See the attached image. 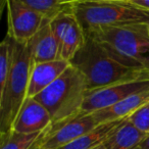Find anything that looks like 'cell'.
Listing matches in <instances>:
<instances>
[{
	"mask_svg": "<svg viewBox=\"0 0 149 149\" xmlns=\"http://www.w3.org/2000/svg\"><path fill=\"white\" fill-rule=\"evenodd\" d=\"M145 79L149 80V68L148 70H145Z\"/></svg>",
	"mask_w": 149,
	"mask_h": 149,
	"instance_id": "22",
	"label": "cell"
},
{
	"mask_svg": "<svg viewBox=\"0 0 149 149\" xmlns=\"http://www.w3.org/2000/svg\"><path fill=\"white\" fill-rule=\"evenodd\" d=\"M79 1H129V0H63V5H70Z\"/></svg>",
	"mask_w": 149,
	"mask_h": 149,
	"instance_id": "20",
	"label": "cell"
},
{
	"mask_svg": "<svg viewBox=\"0 0 149 149\" xmlns=\"http://www.w3.org/2000/svg\"><path fill=\"white\" fill-rule=\"evenodd\" d=\"M138 149H149V134L146 136V138L141 142V144L139 145Z\"/></svg>",
	"mask_w": 149,
	"mask_h": 149,
	"instance_id": "21",
	"label": "cell"
},
{
	"mask_svg": "<svg viewBox=\"0 0 149 149\" xmlns=\"http://www.w3.org/2000/svg\"><path fill=\"white\" fill-rule=\"evenodd\" d=\"M52 125L48 110L34 97H27L13 126V131L25 134L43 132Z\"/></svg>",
	"mask_w": 149,
	"mask_h": 149,
	"instance_id": "9",
	"label": "cell"
},
{
	"mask_svg": "<svg viewBox=\"0 0 149 149\" xmlns=\"http://www.w3.org/2000/svg\"><path fill=\"white\" fill-rule=\"evenodd\" d=\"M146 90H149V80H134L100 89L88 90L82 112L93 113L118 103L132 94Z\"/></svg>",
	"mask_w": 149,
	"mask_h": 149,
	"instance_id": "7",
	"label": "cell"
},
{
	"mask_svg": "<svg viewBox=\"0 0 149 149\" xmlns=\"http://www.w3.org/2000/svg\"><path fill=\"white\" fill-rule=\"evenodd\" d=\"M33 63L59 59V46L50 27V19H46L37 33L27 42Z\"/></svg>",
	"mask_w": 149,
	"mask_h": 149,
	"instance_id": "11",
	"label": "cell"
},
{
	"mask_svg": "<svg viewBox=\"0 0 149 149\" xmlns=\"http://www.w3.org/2000/svg\"><path fill=\"white\" fill-rule=\"evenodd\" d=\"M86 39L85 32L74 17L60 45V58L70 61L77 51L82 47Z\"/></svg>",
	"mask_w": 149,
	"mask_h": 149,
	"instance_id": "16",
	"label": "cell"
},
{
	"mask_svg": "<svg viewBox=\"0 0 149 149\" xmlns=\"http://www.w3.org/2000/svg\"><path fill=\"white\" fill-rule=\"evenodd\" d=\"M147 102H149V90L132 94L126 99L122 100L110 107L93 112L92 116L96 120L97 125L116 120H122V118H128L131 113H133L135 110L138 109L140 106L144 105Z\"/></svg>",
	"mask_w": 149,
	"mask_h": 149,
	"instance_id": "12",
	"label": "cell"
},
{
	"mask_svg": "<svg viewBox=\"0 0 149 149\" xmlns=\"http://www.w3.org/2000/svg\"><path fill=\"white\" fill-rule=\"evenodd\" d=\"M51 126L43 132L33 134L10 131L7 134L0 135V149H39L49 134Z\"/></svg>",
	"mask_w": 149,
	"mask_h": 149,
	"instance_id": "15",
	"label": "cell"
},
{
	"mask_svg": "<svg viewBox=\"0 0 149 149\" xmlns=\"http://www.w3.org/2000/svg\"><path fill=\"white\" fill-rule=\"evenodd\" d=\"M87 92L84 74L70 64L55 82L34 98L48 110L55 126L81 113Z\"/></svg>",
	"mask_w": 149,
	"mask_h": 149,
	"instance_id": "3",
	"label": "cell"
},
{
	"mask_svg": "<svg viewBox=\"0 0 149 149\" xmlns=\"http://www.w3.org/2000/svg\"><path fill=\"white\" fill-rule=\"evenodd\" d=\"M131 3L149 10V0H129Z\"/></svg>",
	"mask_w": 149,
	"mask_h": 149,
	"instance_id": "19",
	"label": "cell"
},
{
	"mask_svg": "<svg viewBox=\"0 0 149 149\" xmlns=\"http://www.w3.org/2000/svg\"><path fill=\"white\" fill-rule=\"evenodd\" d=\"M127 118L137 129L149 134V102L140 106Z\"/></svg>",
	"mask_w": 149,
	"mask_h": 149,
	"instance_id": "18",
	"label": "cell"
},
{
	"mask_svg": "<svg viewBox=\"0 0 149 149\" xmlns=\"http://www.w3.org/2000/svg\"><path fill=\"white\" fill-rule=\"evenodd\" d=\"M92 113L81 112L59 125L51 126L50 132L39 149H58L97 127Z\"/></svg>",
	"mask_w": 149,
	"mask_h": 149,
	"instance_id": "8",
	"label": "cell"
},
{
	"mask_svg": "<svg viewBox=\"0 0 149 149\" xmlns=\"http://www.w3.org/2000/svg\"><path fill=\"white\" fill-rule=\"evenodd\" d=\"M85 35L101 44L122 63L149 68V25L98 27L86 31Z\"/></svg>",
	"mask_w": 149,
	"mask_h": 149,
	"instance_id": "2",
	"label": "cell"
},
{
	"mask_svg": "<svg viewBox=\"0 0 149 149\" xmlns=\"http://www.w3.org/2000/svg\"><path fill=\"white\" fill-rule=\"evenodd\" d=\"M70 62L84 74L88 90L100 89L134 80H147L145 79V70L122 63L101 44L88 36Z\"/></svg>",
	"mask_w": 149,
	"mask_h": 149,
	"instance_id": "1",
	"label": "cell"
},
{
	"mask_svg": "<svg viewBox=\"0 0 149 149\" xmlns=\"http://www.w3.org/2000/svg\"><path fill=\"white\" fill-rule=\"evenodd\" d=\"M112 120V122L103 123L98 125L97 127L91 130L90 132L84 134L83 136L79 137L76 140L72 141L68 144L60 147L58 149H93L98 145L103 144L104 141L107 139L110 133L124 120Z\"/></svg>",
	"mask_w": 149,
	"mask_h": 149,
	"instance_id": "14",
	"label": "cell"
},
{
	"mask_svg": "<svg viewBox=\"0 0 149 149\" xmlns=\"http://www.w3.org/2000/svg\"><path fill=\"white\" fill-rule=\"evenodd\" d=\"M93 149H106V148L104 147L103 144H101V145H98L97 147H95V148H93Z\"/></svg>",
	"mask_w": 149,
	"mask_h": 149,
	"instance_id": "23",
	"label": "cell"
},
{
	"mask_svg": "<svg viewBox=\"0 0 149 149\" xmlns=\"http://www.w3.org/2000/svg\"><path fill=\"white\" fill-rule=\"evenodd\" d=\"M13 41V64L4 86L0 88V135L13 131V126L28 97L32 61L26 43Z\"/></svg>",
	"mask_w": 149,
	"mask_h": 149,
	"instance_id": "4",
	"label": "cell"
},
{
	"mask_svg": "<svg viewBox=\"0 0 149 149\" xmlns=\"http://www.w3.org/2000/svg\"><path fill=\"white\" fill-rule=\"evenodd\" d=\"M5 3L7 35L17 42L27 43L41 28L46 17L21 0H5Z\"/></svg>",
	"mask_w": 149,
	"mask_h": 149,
	"instance_id": "6",
	"label": "cell"
},
{
	"mask_svg": "<svg viewBox=\"0 0 149 149\" xmlns=\"http://www.w3.org/2000/svg\"><path fill=\"white\" fill-rule=\"evenodd\" d=\"M70 5L84 32L98 27L149 25V10L130 1H79Z\"/></svg>",
	"mask_w": 149,
	"mask_h": 149,
	"instance_id": "5",
	"label": "cell"
},
{
	"mask_svg": "<svg viewBox=\"0 0 149 149\" xmlns=\"http://www.w3.org/2000/svg\"><path fill=\"white\" fill-rule=\"evenodd\" d=\"M21 1L49 19H52L66 7V5H63V0H21Z\"/></svg>",
	"mask_w": 149,
	"mask_h": 149,
	"instance_id": "17",
	"label": "cell"
},
{
	"mask_svg": "<svg viewBox=\"0 0 149 149\" xmlns=\"http://www.w3.org/2000/svg\"><path fill=\"white\" fill-rule=\"evenodd\" d=\"M70 65V61L61 58L52 61L33 63L30 74L28 97H35L44 91L55 82Z\"/></svg>",
	"mask_w": 149,
	"mask_h": 149,
	"instance_id": "10",
	"label": "cell"
},
{
	"mask_svg": "<svg viewBox=\"0 0 149 149\" xmlns=\"http://www.w3.org/2000/svg\"><path fill=\"white\" fill-rule=\"evenodd\" d=\"M148 134L125 118L103 142L106 149H137Z\"/></svg>",
	"mask_w": 149,
	"mask_h": 149,
	"instance_id": "13",
	"label": "cell"
}]
</instances>
